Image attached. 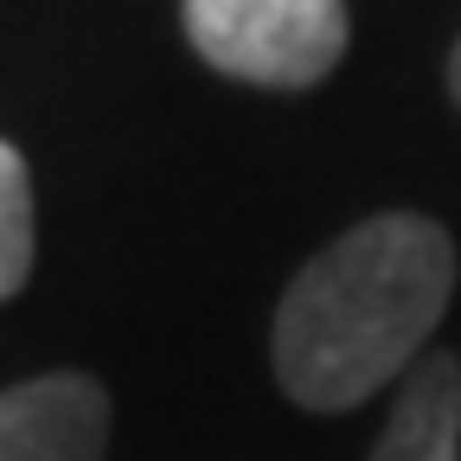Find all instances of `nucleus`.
Instances as JSON below:
<instances>
[{
    "mask_svg": "<svg viewBox=\"0 0 461 461\" xmlns=\"http://www.w3.org/2000/svg\"><path fill=\"white\" fill-rule=\"evenodd\" d=\"M455 244L436 218L384 212L333 238L276 308V378L302 411H353L436 333Z\"/></svg>",
    "mask_w": 461,
    "mask_h": 461,
    "instance_id": "obj_1",
    "label": "nucleus"
},
{
    "mask_svg": "<svg viewBox=\"0 0 461 461\" xmlns=\"http://www.w3.org/2000/svg\"><path fill=\"white\" fill-rule=\"evenodd\" d=\"M186 39L224 77L308 90L346 51V0H186Z\"/></svg>",
    "mask_w": 461,
    "mask_h": 461,
    "instance_id": "obj_2",
    "label": "nucleus"
},
{
    "mask_svg": "<svg viewBox=\"0 0 461 461\" xmlns=\"http://www.w3.org/2000/svg\"><path fill=\"white\" fill-rule=\"evenodd\" d=\"M109 391L84 372H51L0 391V461H103Z\"/></svg>",
    "mask_w": 461,
    "mask_h": 461,
    "instance_id": "obj_3",
    "label": "nucleus"
},
{
    "mask_svg": "<svg viewBox=\"0 0 461 461\" xmlns=\"http://www.w3.org/2000/svg\"><path fill=\"white\" fill-rule=\"evenodd\" d=\"M461 448V359L429 353L403 378L372 461H455Z\"/></svg>",
    "mask_w": 461,
    "mask_h": 461,
    "instance_id": "obj_4",
    "label": "nucleus"
},
{
    "mask_svg": "<svg viewBox=\"0 0 461 461\" xmlns=\"http://www.w3.org/2000/svg\"><path fill=\"white\" fill-rule=\"evenodd\" d=\"M32 276V180L20 148L0 141V302H14Z\"/></svg>",
    "mask_w": 461,
    "mask_h": 461,
    "instance_id": "obj_5",
    "label": "nucleus"
},
{
    "mask_svg": "<svg viewBox=\"0 0 461 461\" xmlns=\"http://www.w3.org/2000/svg\"><path fill=\"white\" fill-rule=\"evenodd\" d=\"M448 90H455V103H461V45H455V58H448Z\"/></svg>",
    "mask_w": 461,
    "mask_h": 461,
    "instance_id": "obj_6",
    "label": "nucleus"
}]
</instances>
